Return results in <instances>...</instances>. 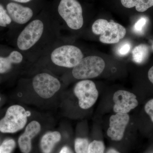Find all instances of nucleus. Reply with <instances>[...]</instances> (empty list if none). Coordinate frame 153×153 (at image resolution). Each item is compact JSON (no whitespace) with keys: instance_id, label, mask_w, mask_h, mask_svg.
<instances>
[{"instance_id":"nucleus-22","label":"nucleus","mask_w":153,"mask_h":153,"mask_svg":"<svg viewBox=\"0 0 153 153\" xmlns=\"http://www.w3.org/2000/svg\"><path fill=\"white\" fill-rule=\"evenodd\" d=\"M153 6V0H141L135 6V8L138 12H144Z\"/></svg>"},{"instance_id":"nucleus-4","label":"nucleus","mask_w":153,"mask_h":153,"mask_svg":"<svg viewBox=\"0 0 153 153\" xmlns=\"http://www.w3.org/2000/svg\"><path fill=\"white\" fill-rule=\"evenodd\" d=\"M28 114L25 108L19 105L9 107L4 117L0 120V131L13 133L21 130L27 121Z\"/></svg>"},{"instance_id":"nucleus-5","label":"nucleus","mask_w":153,"mask_h":153,"mask_svg":"<svg viewBox=\"0 0 153 153\" xmlns=\"http://www.w3.org/2000/svg\"><path fill=\"white\" fill-rule=\"evenodd\" d=\"M105 67V63L101 57L89 56L83 57L73 68L72 74L78 79H87L97 77L102 73Z\"/></svg>"},{"instance_id":"nucleus-30","label":"nucleus","mask_w":153,"mask_h":153,"mask_svg":"<svg viewBox=\"0 0 153 153\" xmlns=\"http://www.w3.org/2000/svg\"><path fill=\"white\" fill-rule=\"evenodd\" d=\"M0 100H1V98H0Z\"/></svg>"},{"instance_id":"nucleus-15","label":"nucleus","mask_w":153,"mask_h":153,"mask_svg":"<svg viewBox=\"0 0 153 153\" xmlns=\"http://www.w3.org/2000/svg\"><path fill=\"white\" fill-rule=\"evenodd\" d=\"M149 54V48L148 46L145 44H140L133 50V60L136 63H142L146 60Z\"/></svg>"},{"instance_id":"nucleus-2","label":"nucleus","mask_w":153,"mask_h":153,"mask_svg":"<svg viewBox=\"0 0 153 153\" xmlns=\"http://www.w3.org/2000/svg\"><path fill=\"white\" fill-rule=\"evenodd\" d=\"M84 55L81 49L74 45L59 46L58 42L40 58L48 59L53 65L62 68H73L82 60Z\"/></svg>"},{"instance_id":"nucleus-7","label":"nucleus","mask_w":153,"mask_h":153,"mask_svg":"<svg viewBox=\"0 0 153 153\" xmlns=\"http://www.w3.org/2000/svg\"><path fill=\"white\" fill-rule=\"evenodd\" d=\"M74 92L78 99L79 107L87 109L93 106L98 97V91L95 83L88 79H82L76 83Z\"/></svg>"},{"instance_id":"nucleus-9","label":"nucleus","mask_w":153,"mask_h":153,"mask_svg":"<svg viewBox=\"0 0 153 153\" xmlns=\"http://www.w3.org/2000/svg\"><path fill=\"white\" fill-rule=\"evenodd\" d=\"M129 120V116L128 114L117 113L113 115L110 118L107 135L113 140H121L123 138Z\"/></svg>"},{"instance_id":"nucleus-3","label":"nucleus","mask_w":153,"mask_h":153,"mask_svg":"<svg viewBox=\"0 0 153 153\" xmlns=\"http://www.w3.org/2000/svg\"><path fill=\"white\" fill-rule=\"evenodd\" d=\"M57 13L71 30H79L83 27L82 6L77 0H60L57 7Z\"/></svg>"},{"instance_id":"nucleus-28","label":"nucleus","mask_w":153,"mask_h":153,"mask_svg":"<svg viewBox=\"0 0 153 153\" xmlns=\"http://www.w3.org/2000/svg\"><path fill=\"white\" fill-rule=\"evenodd\" d=\"M14 1L20 3H27L31 1L32 0H13Z\"/></svg>"},{"instance_id":"nucleus-14","label":"nucleus","mask_w":153,"mask_h":153,"mask_svg":"<svg viewBox=\"0 0 153 153\" xmlns=\"http://www.w3.org/2000/svg\"><path fill=\"white\" fill-rule=\"evenodd\" d=\"M61 134L59 132H48L42 137L41 148L43 153H50L56 143L61 139Z\"/></svg>"},{"instance_id":"nucleus-13","label":"nucleus","mask_w":153,"mask_h":153,"mask_svg":"<svg viewBox=\"0 0 153 153\" xmlns=\"http://www.w3.org/2000/svg\"><path fill=\"white\" fill-rule=\"evenodd\" d=\"M25 58L24 55L19 50L12 51L6 57L0 56V73L4 74L10 71L13 64H21Z\"/></svg>"},{"instance_id":"nucleus-18","label":"nucleus","mask_w":153,"mask_h":153,"mask_svg":"<svg viewBox=\"0 0 153 153\" xmlns=\"http://www.w3.org/2000/svg\"><path fill=\"white\" fill-rule=\"evenodd\" d=\"M105 146L101 141L94 140L88 146V153H104Z\"/></svg>"},{"instance_id":"nucleus-10","label":"nucleus","mask_w":153,"mask_h":153,"mask_svg":"<svg viewBox=\"0 0 153 153\" xmlns=\"http://www.w3.org/2000/svg\"><path fill=\"white\" fill-rule=\"evenodd\" d=\"M7 10L12 21L19 25H27L32 20L34 16L32 9L18 3H9Z\"/></svg>"},{"instance_id":"nucleus-27","label":"nucleus","mask_w":153,"mask_h":153,"mask_svg":"<svg viewBox=\"0 0 153 153\" xmlns=\"http://www.w3.org/2000/svg\"><path fill=\"white\" fill-rule=\"evenodd\" d=\"M59 153H73L70 149L67 146L63 147Z\"/></svg>"},{"instance_id":"nucleus-16","label":"nucleus","mask_w":153,"mask_h":153,"mask_svg":"<svg viewBox=\"0 0 153 153\" xmlns=\"http://www.w3.org/2000/svg\"><path fill=\"white\" fill-rule=\"evenodd\" d=\"M108 22L105 19H100L96 21L92 26V31L94 34L101 35L104 33L108 25Z\"/></svg>"},{"instance_id":"nucleus-11","label":"nucleus","mask_w":153,"mask_h":153,"mask_svg":"<svg viewBox=\"0 0 153 153\" xmlns=\"http://www.w3.org/2000/svg\"><path fill=\"white\" fill-rule=\"evenodd\" d=\"M126 33V28L122 25L116 22H109L104 33L100 35V41L104 44H117L125 37Z\"/></svg>"},{"instance_id":"nucleus-6","label":"nucleus","mask_w":153,"mask_h":153,"mask_svg":"<svg viewBox=\"0 0 153 153\" xmlns=\"http://www.w3.org/2000/svg\"><path fill=\"white\" fill-rule=\"evenodd\" d=\"M32 85L36 93L44 99L51 98L61 87L59 79L47 72H41L35 75L32 80Z\"/></svg>"},{"instance_id":"nucleus-29","label":"nucleus","mask_w":153,"mask_h":153,"mask_svg":"<svg viewBox=\"0 0 153 153\" xmlns=\"http://www.w3.org/2000/svg\"><path fill=\"white\" fill-rule=\"evenodd\" d=\"M106 153H120L118 151L116 150L113 149H110L107 151Z\"/></svg>"},{"instance_id":"nucleus-8","label":"nucleus","mask_w":153,"mask_h":153,"mask_svg":"<svg viewBox=\"0 0 153 153\" xmlns=\"http://www.w3.org/2000/svg\"><path fill=\"white\" fill-rule=\"evenodd\" d=\"M114 111L115 113L127 114L137 106L136 96L127 91L119 90L114 94Z\"/></svg>"},{"instance_id":"nucleus-1","label":"nucleus","mask_w":153,"mask_h":153,"mask_svg":"<svg viewBox=\"0 0 153 153\" xmlns=\"http://www.w3.org/2000/svg\"><path fill=\"white\" fill-rule=\"evenodd\" d=\"M58 27L56 22L32 19L17 37L19 51L30 60L40 59L58 42Z\"/></svg>"},{"instance_id":"nucleus-12","label":"nucleus","mask_w":153,"mask_h":153,"mask_svg":"<svg viewBox=\"0 0 153 153\" xmlns=\"http://www.w3.org/2000/svg\"><path fill=\"white\" fill-rule=\"evenodd\" d=\"M41 130L40 124L33 121L26 127L25 132L20 136L19 139V148L23 153H29L32 149V140Z\"/></svg>"},{"instance_id":"nucleus-19","label":"nucleus","mask_w":153,"mask_h":153,"mask_svg":"<svg viewBox=\"0 0 153 153\" xmlns=\"http://www.w3.org/2000/svg\"><path fill=\"white\" fill-rule=\"evenodd\" d=\"M12 22V19L5 9L0 4V27H6L10 25Z\"/></svg>"},{"instance_id":"nucleus-21","label":"nucleus","mask_w":153,"mask_h":153,"mask_svg":"<svg viewBox=\"0 0 153 153\" xmlns=\"http://www.w3.org/2000/svg\"><path fill=\"white\" fill-rule=\"evenodd\" d=\"M16 146V143L13 139L5 140L0 146V153H11Z\"/></svg>"},{"instance_id":"nucleus-24","label":"nucleus","mask_w":153,"mask_h":153,"mask_svg":"<svg viewBox=\"0 0 153 153\" xmlns=\"http://www.w3.org/2000/svg\"><path fill=\"white\" fill-rule=\"evenodd\" d=\"M145 110L146 113L150 117L151 120L153 122V99L149 100L145 106Z\"/></svg>"},{"instance_id":"nucleus-26","label":"nucleus","mask_w":153,"mask_h":153,"mask_svg":"<svg viewBox=\"0 0 153 153\" xmlns=\"http://www.w3.org/2000/svg\"><path fill=\"white\" fill-rule=\"evenodd\" d=\"M148 77L151 82L153 84V66L149 70L148 72Z\"/></svg>"},{"instance_id":"nucleus-17","label":"nucleus","mask_w":153,"mask_h":153,"mask_svg":"<svg viewBox=\"0 0 153 153\" xmlns=\"http://www.w3.org/2000/svg\"><path fill=\"white\" fill-rule=\"evenodd\" d=\"M88 141L85 138H77L74 142V149L76 153H88Z\"/></svg>"},{"instance_id":"nucleus-20","label":"nucleus","mask_w":153,"mask_h":153,"mask_svg":"<svg viewBox=\"0 0 153 153\" xmlns=\"http://www.w3.org/2000/svg\"><path fill=\"white\" fill-rule=\"evenodd\" d=\"M148 19L146 17H142L134 25L133 31L137 34H142L143 33L144 30L147 24Z\"/></svg>"},{"instance_id":"nucleus-23","label":"nucleus","mask_w":153,"mask_h":153,"mask_svg":"<svg viewBox=\"0 0 153 153\" xmlns=\"http://www.w3.org/2000/svg\"><path fill=\"white\" fill-rule=\"evenodd\" d=\"M131 44L128 42H126L121 44L117 50L118 55L120 56L128 55L131 49Z\"/></svg>"},{"instance_id":"nucleus-25","label":"nucleus","mask_w":153,"mask_h":153,"mask_svg":"<svg viewBox=\"0 0 153 153\" xmlns=\"http://www.w3.org/2000/svg\"><path fill=\"white\" fill-rule=\"evenodd\" d=\"M141 0H121L122 4L127 8L135 7Z\"/></svg>"}]
</instances>
